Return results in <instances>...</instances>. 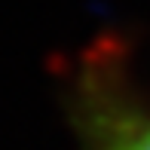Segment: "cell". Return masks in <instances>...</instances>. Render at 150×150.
Listing matches in <instances>:
<instances>
[{
  "label": "cell",
  "instance_id": "obj_1",
  "mask_svg": "<svg viewBox=\"0 0 150 150\" xmlns=\"http://www.w3.org/2000/svg\"><path fill=\"white\" fill-rule=\"evenodd\" d=\"M74 126L83 150H150V104L113 55H92L74 86Z\"/></svg>",
  "mask_w": 150,
  "mask_h": 150
}]
</instances>
